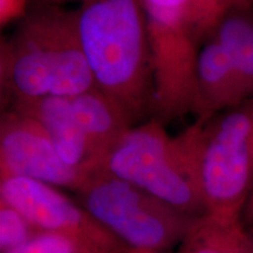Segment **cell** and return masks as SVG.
I'll list each match as a JSON object with an SVG mask.
<instances>
[{"mask_svg":"<svg viewBox=\"0 0 253 253\" xmlns=\"http://www.w3.org/2000/svg\"><path fill=\"white\" fill-rule=\"evenodd\" d=\"M0 84L11 100L68 96L93 89L75 11L47 5L30 9L0 45Z\"/></svg>","mask_w":253,"mask_h":253,"instance_id":"obj_2","label":"cell"},{"mask_svg":"<svg viewBox=\"0 0 253 253\" xmlns=\"http://www.w3.org/2000/svg\"><path fill=\"white\" fill-rule=\"evenodd\" d=\"M75 195V201L129 249L166 253L178 248L195 219L102 170Z\"/></svg>","mask_w":253,"mask_h":253,"instance_id":"obj_5","label":"cell"},{"mask_svg":"<svg viewBox=\"0 0 253 253\" xmlns=\"http://www.w3.org/2000/svg\"><path fill=\"white\" fill-rule=\"evenodd\" d=\"M91 175L68 166L39 122L13 108L0 120V179L24 177L78 192Z\"/></svg>","mask_w":253,"mask_h":253,"instance_id":"obj_8","label":"cell"},{"mask_svg":"<svg viewBox=\"0 0 253 253\" xmlns=\"http://www.w3.org/2000/svg\"><path fill=\"white\" fill-rule=\"evenodd\" d=\"M242 220L244 223V225L253 224V190L251 195H250L248 202H246L244 210H243Z\"/></svg>","mask_w":253,"mask_h":253,"instance_id":"obj_17","label":"cell"},{"mask_svg":"<svg viewBox=\"0 0 253 253\" xmlns=\"http://www.w3.org/2000/svg\"><path fill=\"white\" fill-rule=\"evenodd\" d=\"M75 14L95 86L118 102L135 123L154 103L144 0H82Z\"/></svg>","mask_w":253,"mask_h":253,"instance_id":"obj_1","label":"cell"},{"mask_svg":"<svg viewBox=\"0 0 253 253\" xmlns=\"http://www.w3.org/2000/svg\"><path fill=\"white\" fill-rule=\"evenodd\" d=\"M147 20L154 81L153 110L162 122L195 114L201 42L177 19L147 13Z\"/></svg>","mask_w":253,"mask_h":253,"instance_id":"obj_6","label":"cell"},{"mask_svg":"<svg viewBox=\"0 0 253 253\" xmlns=\"http://www.w3.org/2000/svg\"><path fill=\"white\" fill-rule=\"evenodd\" d=\"M11 108L39 122L68 166L87 175L100 171L101 157L73 102L72 95L17 101L11 103Z\"/></svg>","mask_w":253,"mask_h":253,"instance_id":"obj_9","label":"cell"},{"mask_svg":"<svg viewBox=\"0 0 253 253\" xmlns=\"http://www.w3.org/2000/svg\"><path fill=\"white\" fill-rule=\"evenodd\" d=\"M0 201L17 209L41 232L67 237L94 253H126L130 250L56 186L8 177L0 179Z\"/></svg>","mask_w":253,"mask_h":253,"instance_id":"obj_7","label":"cell"},{"mask_svg":"<svg viewBox=\"0 0 253 253\" xmlns=\"http://www.w3.org/2000/svg\"><path fill=\"white\" fill-rule=\"evenodd\" d=\"M126 253H163V252H156V251H149V250H137V249H130Z\"/></svg>","mask_w":253,"mask_h":253,"instance_id":"obj_18","label":"cell"},{"mask_svg":"<svg viewBox=\"0 0 253 253\" xmlns=\"http://www.w3.org/2000/svg\"><path fill=\"white\" fill-rule=\"evenodd\" d=\"M244 1H250V2H253V0H244Z\"/></svg>","mask_w":253,"mask_h":253,"instance_id":"obj_20","label":"cell"},{"mask_svg":"<svg viewBox=\"0 0 253 253\" xmlns=\"http://www.w3.org/2000/svg\"><path fill=\"white\" fill-rule=\"evenodd\" d=\"M39 233L17 209L0 201V253L20 248Z\"/></svg>","mask_w":253,"mask_h":253,"instance_id":"obj_14","label":"cell"},{"mask_svg":"<svg viewBox=\"0 0 253 253\" xmlns=\"http://www.w3.org/2000/svg\"><path fill=\"white\" fill-rule=\"evenodd\" d=\"M252 238H253V236H252Z\"/></svg>","mask_w":253,"mask_h":253,"instance_id":"obj_21","label":"cell"},{"mask_svg":"<svg viewBox=\"0 0 253 253\" xmlns=\"http://www.w3.org/2000/svg\"><path fill=\"white\" fill-rule=\"evenodd\" d=\"M195 156L207 212L242 218L253 190V97L196 120Z\"/></svg>","mask_w":253,"mask_h":253,"instance_id":"obj_4","label":"cell"},{"mask_svg":"<svg viewBox=\"0 0 253 253\" xmlns=\"http://www.w3.org/2000/svg\"><path fill=\"white\" fill-rule=\"evenodd\" d=\"M30 0H0V24L7 26L13 21H20L30 11Z\"/></svg>","mask_w":253,"mask_h":253,"instance_id":"obj_16","label":"cell"},{"mask_svg":"<svg viewBox=\"0 0 253 253\" xmlns=\"http://www.w3.org/2000/svg\"><path fill=\"white\" fill-rule=\"evenodd\" d=\"M7 253H94L74 242L55 233L41 232L20 248Z\"/></svg>","mask_w":253,"mask_h":253,"instance_id":"obj_15","label":"cell"},{"mask_svg":"<svg viewBox=\"0 0 253 253\" xmlns=\"http://www.w3.org/2000/svg\"><path fill=\"white\" fill-rule=\"evenodd\" d=\"M177 253H253L242 218L204 213L192 220Z\"/></svg>","mask_w":253,"mask_h":253,"instance_id":"obj_11","label":"cell"},{"mask_svg":"<svg viewBox=\"0 0 253 253\" xmlns=\"http://www.w3.org/2000/svg\"><path fill=\"white\" fill-rule=\"evenodd\" d=\"M253 2H238L221 19L213 39L238 72L248 99L253 97Z\"/></svg>","mask_w":253,"mask_h":253,"instance_id":"obj_12","label":"cell"},{"mask_svg":"<svg viewBox=\"0 0 253 253\" xmlns=\"http://www.w3.org/2000/svg\"><path fill=\"white\" fill-rule=\"evenodd\" d=\"M248 100L229 54L216 39L201 47L197 60V119H209Z\"/></svg>","mask_w":253,"mask_h":253,"instance_id":"obj_10","label":"cell"},{"mask_svg":"<svg viewBox=\"0 0 253 253\" xmlns=\"http://www.w3.org/2000/svg\"><path fill=\"white\" fill-rule=\"evenodd\" d=\"M47 1H54V2H59V1H63V0H47Z\"/></svg>","mask_w":253,"mask_h":253,"instance_id":"obj_19","label":"cell"},{"mask_svg":"<svg viewBox=\"0 0 253 253\" xmlns=\"http://www.w3.org/2000/svg\"><path fill=\"white\" fill-rule=\"evenodd\" d=\"M101 170L138 186L186 216L207 213L196 168L194 125L175 137L158 119L132 126L106 155Z\"/></svg>","mask_w":253,"mask_h":253,"instance_id":"obj_3","label":"cell"},{"mask_svg":"<svg viewBox=\"0 0 253 253\" xmlns=\"http://www.w3.org/2000/svg\"><path fill=\"white\" fill-rule=\"evenodd\" d=\"M238 2L244 0H144L147 13L177 19L189 27L204 45L212 39L221 19Z\"/></svg>","mask_w":253,"mask_h":253,"instance_id":"obj_13","label":"cell"}]
</instances>
